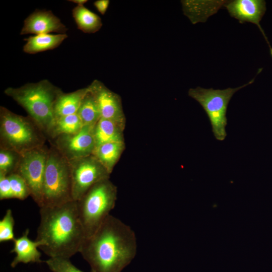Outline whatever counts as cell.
I'll use <instances>...</instances> for the list:
<instances>
[{"mask_svg": "<svg viewBox=\"0 0 272 272\" xmlns=\"http://www.w3.org/2000/svg\"><path fill=\"white\" fill-rule=\"evenodd\" d=\"M137 251L133 230L110 215L93 235L85 239L79 253L89 264L90 272H121Z\"/></svg>", "mask_w": 272, "mask_h": 272, "instance_id": "cell-1", "label": "cell"}, {"mask_svg": "<svg viewBox=\"0 0 272 272\" xmlns=\"http://www.w3.org/2000/svg\"><path fill=\"white\" fill-rule=\"evenodd\" d=\"M40 221L36 240L44 245L39 248L49 258L70 259L78 252L86 239L77 210L71 200L54 206L40 208Z\"/></svg>", "mask_w": 272, "mask_h": 272, "instance_id": "cell-2", "label": "cell"}, {"mask_svg": "<svg viewBox=\"0 0 272 272\" xmlns=\"http://www.w3.org/2000/svg\"><path fill=\"white\" fill-rule=\"evenodd\" d=\"M61 91L44 79L36 83H27L18 88L8 87L4 93L22 107L47 135L55 122L53 107Z\"/></svg>", "mask_w": 272, "mask_h": 272, "instance_id": "cell-3", "label": "cell"}, {"mask_svg": "<svg viewBox=\"0 0 272 272\" xmlns=\"http://www.w3.org/2000/svg\"><path fill=\"white\" fill-rule=\"evenodd\" d=\"M47 139L45 132L30 116L18 115L0 107V148L21 155L44 146Z\"/></svg>", "mask_w": 272, "mask_h": 272, "instance_id": "cell-4", "label": "cell"}, {"mask_svg": "<svg viewBox=\"0 0 272 272\" xmlns=\"http://www.w3.org/2000/svg\"><path fill=\"white\" fill-rule=\"evenodd\" d=\"M117 194L116 186L107 179L93 185L76 201L86 238L93 235L110 215L115 206Z\"/></svg>", "mask_w": 272, "mask_h": 272, "instance_id": "cell-5", "label": "cell"}, {"mask_svg": "<svg viewBox=\"0 0 272 272\" xmlns=\"http://www.w3.org/2000/svg\"><path fill=\"white\" fill-rule=\"evenodd\" d=\"M69 161L53 146L48 149L43 187V206L73 200Z\"/></svg>", "mask_w": 272, "mask_h": 272, "instance_id": "cell-6", "label": "cell"}, {"mask_svg": "<svg viewBox=\"0 0 272 272\" xmlns=\"http://www.w3.org/2000/svg\"><path fill=\"white\" fill-rule=\"evenodd\" d=\"M253 78L243 85L235 88L224 90L205 89L200 87L190 88L188 91L189 97L195 100L206 112L212 125V131L216 140L223 141L226 136V117L228 104L235 93L252 84Z\"/></svg>", "mask_w": 272, "mask_h": 272, "instance_id": "cell-7", "label": "cell"}, {"mask_svg": "<svg viewBox=\"0 0 272 272\" xmlns=\"http://www.w3.org/2000/svg\"><path fill=\"white\" fill-rule=\"evenodd\" d=\"M48 149L45 146L21 154L16 173L26 182L33 200L43 205V187Z\"/></svg>", "mask_w": 272, "mask_h": 272, "instance_id": "cell-8", "label": "cell"}, {"mask_svg": "<svg viewBox=\"0 0 272 272\" xmlns=\"http://www.w3.org/2000/svg\"><path fill=\"white\" fill-rule=\"evenodd\" d=\"M69 163L74 200L81 199L96 183L109 179L110 173L93 154Z\"/></svg>", "mask_w": 272, "mask_h": 272, "instance_id": "cell-9", "label": "cell"}, {"mask_svg": "<svg viewBox=\"0 0 272 272\" xmlns=\"http://www.w3.org/2000/svg\"><path fill=\"white\" fill-rule=\"evenodd\" d=\"M94 125H84L76 133L59 135L51 140V145L69 162L93 155L96 148Z\"/></svg>", "mask_w": 272, "mask_h": 272, "instance_id": "cell-10", "label": "cell"}, {"mask_svg": "<svg viewBox=\"0 0 272 272\" xmlns=\"http://www.w3.org/2000/svg\"><path fill=\"white\" fill-rule=\"evenodd\" d=\"M87 87L96 101L101 118L114 121L124 129L126 118L120 96L98 80Z\"/></svg>", "mask_w": 272, "mask_h": 272, "instance_id": "cell-11", "label": "cell"}, {"mask_svg": "<svg viewBox=\"0 0 272 272\" xmlns=\"http://www.w3.org/2000/svg\"><path fill=\"white\" fill-rule=\"evenodd\" d=\"M223 6L230 15L240 23L250 22L258 27L268 45L272 57V47L260 25L266 10V2L263 0H234L226 1Z\"/></svg>", "mask_w": 272, "mask_h": 272, "instance_id": "cell-12", "label": "cell"}, {"mask_svg": "<svg viewBox=\"0 0 272 272\" xmlns=\"http://www.w3.org/2000/svg\"><path fill=\"white\" fill-rule=\"evenodd\" d=\"M67 31L66 26L51 11L36 10L25 19L20 34H66Z\"/></svg>", "mask_w": 272, "mask_h": 272, "instance_id": "cell-13", "label": "cell"}, {"mask_svg": "<svg viewBox=\"0 0 272 272\" xmlns=\"http://www.w3.org/2000/svg\"><path fill=\"white\" fill-rule=\"evenodd\" d=\"M29 229H26L23 235L18 238H16L13 241V248L10 251L15 253L16 256L11 262L10 265L15 268L21 263L27 264L29 263H41V254L38 250L44 245L41 241H33L29 239L28 234Z\"/></svg>", "mask_w": 272, "mask_h": 272, "instance_id": "cell-14", "label": "cell"}, {"mask_svg": "<svg viewBox=\"0 0 272 272\" xmlns=\"http://www.w3.org/2000/svg\"><path fill=\"white\" fill-rule=\"evenodd\" d=\"M88 92L87 87L68 93H65L61 90L58 94L54 104L55 120L61 117L76 113Z\"/></svg>", "mask_w": 272, "mask_h": 272, "instance_id": "cell-15", "label": "cell"}, {"mask_svg": "<svg viewBox=\"0 0 272 272\" xmlns=\"http://www.w3.org/2000/svg\"><path fill=\"white\" fill-rule=\"evenodd\" d=\"M67 38L66 34H45L29 36L26 41L23 50L28 54L52 50L58 47Z\"/></svg>", "mask_w": 272, "mask_h": 272, "instance_id": "cell-16", "label": "cell"}, {"mask_svg": "<svg viewBox=\"0 0 272 272\" xmlns=\"http://www.w3.org/2000/svg\"><path fill=\"white\" fill-rule=\"evenodd\" d=\"M124 129L115 122L101 118L94 127L96 148L106 143L124 142Z\"/></svg>", "mask_w": 272, "mask_h": 272, "instance_id": "cell-17", "label": "cell"}, {"mask_svg": "<svg viewBox=\"0 0 272 272\" xmlns=\"http://www.w3.org/2000/svg\"><path fill=\"white\" fill-rule=\"evenodd\" d=\"M124 149V142L106 143L97 147L93 155L111 174Z\"/></svg>", "mask_w": 272, "mask_h": 272, "instance_id": "cell-18", "label": "cell"}, {"mask_svg": "<svg viewBox=\"0 0 272 272\" xmlns=\"http://www.w3.org/2000/svg\"><path fill=\"white\" fill-rule=\"evenodd\" d=\"M72 15L78 28L84 33H96L102 26L100 17L84 6L75 7L72 10Z\"/></svg>", "mask_w": 272, "mask_h": 272, "instance_id": "cell-19", "label": "cell"}, {"mask_svg": "<svg viewBox=\"0 0 272 272\" xmlns=\"http://www.w3.org/2000/svg\"><path fill=\"white\" fill-rule=\"evenodd\" d=\"M83 126L82 121L77 113L62 116L55 119L47 137L49 140H52L61 134L75 133L79 131Z\"/></svg>", "mask_w": 272, "mask_h": 272, "instance_id": "cell-20", "label": "cell"}, {"mask_svg": "<svg viewBox=\"0 0 272 272\" xmlns=\"http://www.w3.org/2000/svg\"><path fill=\"white\" fill-rule=\"evenodd\" d=\"M77 113L84 125H94L101 118L98 104L89 90L84 97Z\"/></svg>", "mask_w": 272, "mask_h": 272, "instance_id": "cell-21", "label": "cell"}, {"mask_svg": "<svg viewBox=\"0 0 272 272\" xmlns=\"http://www.w3.org/2000/svg\"><path fill=\"white\" fill-rule=\"evenodd\" d=\"M184 14L192 24L205 22L212 15L208 11V6L211 1H181Z\"/></svg>", "mask_w": 272, "mask_h": 272, "instance_id": "cell-22", "label": "cell"}, {"mask_svg": "<svg viewBox=\"0 0 272 272\" xmlns=\"http://www.w3.org/2000/svg\"><path fill=\"white\" fill-rule=\"evenodd\" d=\"M21 155L9 149L0 148V173L9 175L16 173Z\"/></svg>", "mask_w": 272, "mask_h": 272, "instance_id": "cell-23", "label": "cell"}, {"mask_svg": "<svg viewBox=\"0 0 272 272\" xmlns=\"http://www.w3.org/2000/svg\"><path fill=\"white\" fill-rule=\"evenodd\" d=\"M15 220L11 209H8L0 221V242L13 241L16 238L14 233Z\"/></svg>", "mask_w": 272, "mask_h": 272, "instance_id": "cell-24", "label": "cell"}, {"mask_svg": "<svg viewBox=\"0 0 272 272\" xmlns=\"http://www.w3.org/2000/svg\"><path fill=\"white\" fill-rule=\"evenodd\" d=\"M8 176L10 182L13 198L23 200L30 196L29 188L20 175L14 173Z\"/></svg>", "mask_w": 272, "mask_h": 272, "instance_id": "cell-25", "label": "cell"}, {"mask_svg": "<svg viewBox=\"0 0 272 272\" xmlns=\"http://www.w3.org/2000/svg\"><path fill=\"white\" fill-rule=\"evenodd\" d=\"M44 262L52 272H84L74 265L69 258H49Z\"/></svg>", "mask_w": 272, "mask_h": 272, "instance_id": "cell-26", "label": "cell"}, {"mask_svg": "<svg viewBox=\"0 0 272 272\" xmlns=\"http://www.w3.org/2000/svg\"><path fill=\"white\" fill-rule=\"evenodd\" d=\"M10 198L13 195L8 176L0 173V199Z\"/></svg>", "mask_w": 272, "mask_h": 272, "instance_id": "cell-27", "label": "cell"}, {"mask_svg": "<svg viewBox=\"0 0 272 272\" xmlns=\"http://www.w3.org/2000/svg\"><path fill=\"white\" fill-rule=\"evenodd\" d=\"M109 4V0H97L94 2L93 5L97 11L104 15L108 10Z\"/></svg>", "mask_w": 272, "mask_h": 272, "instance_id": "cell-28", "label": "cell"}, {"mask_svg": "<svg viewBox=\"0 0 272 272\" xmlns=\"http://www.w3.org/2000/svg\"><path fill=\"white\" fill-rule=\"evenodd\" d=\"M69 1L77 4V6H84L88 2L87 0H70Z\"/></svg>", "mask_w": 272, "mask_h": 272, "instance_id": "cell-29", "label": "cell"}]
</instances>
